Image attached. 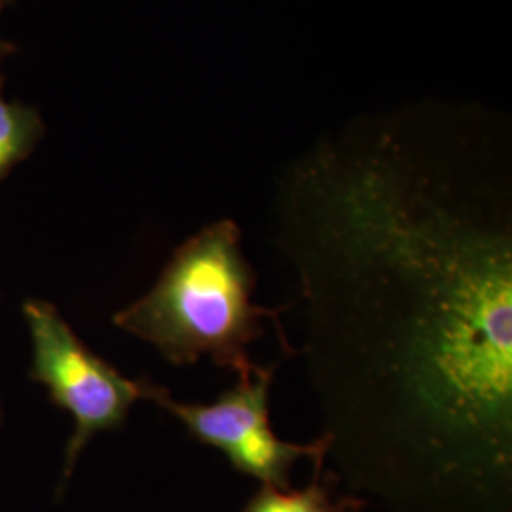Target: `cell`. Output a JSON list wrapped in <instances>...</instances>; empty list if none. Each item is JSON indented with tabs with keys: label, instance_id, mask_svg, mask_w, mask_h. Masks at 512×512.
I'll return each mask as SVG.
<instances>
[{
	"label": "cell",
	"instance_id": "277c9868",
	"mask_svg": "<svg viewBox=\"0 0 512 512\" xmlns=\"http://www.w3.org/2000/svg\"><path fill=\"white\" fill-rule=\"evenodd\" d=\"M277 365L256 366L251 376L238 378L215 403H181L165 387L141 378L143 401L160 406L183 423L200 444L222 452L241 475L262 486L289 488L294 465L302 459L327 461L329 440L308 444L279 439L270 423V391Z\"/></svg>",
	"mask_w": 512,
	"mask_h": 512
},
{
	"label": "cell",
	"instance_id": "8992f818",
	"mask_svg": "<svg viewBox=\"0 0 512 512\" xmlns=\"http://www.w3.org/2000/svg\"><path fill=\"white\" fill-rule=\"evenodd\" d=\"M4 6H0L2 14ZM14 46L0 37V181L23 160H27L44 137V122L35 107L12 101L4 93L2 63Z\"/></svg>",
	"mask_w": 512,
	"mask_h": 512
},
{
	"label": "cell",
	"instance_id": "5b68a950",
	"mask_svg": "<svg viewBox=\"0 0 512 512\" xmlns=\"http://www.w3.org/2000/svg\"><path fill=\"white\" fill-rule=\"evenodd\" d=\"M327 461H315V476L306 488H270L262 486L247 503L243 512H361L365 499L355 495H332V482L336 476L325 471Z\"/></svg>",
	"mask_w": 512,
	"mask_h": 512
},
{
	"label": "cell",
	"instance_id": "52a82bcc",
	"mask_svg": "<svg viewBox=\"0 0 512 512\" xmlns=\"http://www.w3.org/2000/svg\"><path fill=\"white\" fill-rule=\"evenodd\" d=\"M6 2H10V0H0V6H6Z\"/></svg>",
	"mask_w": 512,
	"mask_h": 512
},
{
	"label": "cell",
	"instance_id": "7a4b0ae2",
	"mask_svg": "<svg viewBox=\"0 0 512 512\" xmlns=\"http://www.w3.org/2000/svg\"><path fill=\"white\" fill-rule=\"evenodd\" d=\"M256 272L241 249L234 220H217L181 243L148 293L114 313L112 325L143 340L173 366L209 357L236 378L251 376V344L264 336V321L279 330L283 353L294 357L279 308L253 302Z\"/></svg>",
	"mask_w": 512,
	"mask_h": 512
},
{
	"label": "cell",
	"instance_id": "6da1fadb",
	"mask_svg": "<svg viewBox=\"0 0 512 512\" xmlns=\"http://www.w3.org/2000/svg\"><path fill=\"white\" fill-rule=\"evenodd\" d=\"M277 220L330 473L391 512H511L505 175L399 137L327 147Z\"/></svg>",
	"mask_w": 512,
	"mask_h": 512
},
{
	"label": "cell",
	"instance_id": "3957f363",
	"mask_svg": "<svg viewBox=\"0 0 512 512\" xmlns=\"http://www.w3.org/2000/svg\"><path fill=\"white\" fill-rule=\"evenodd\" d=\"M23 315L33 346L29 376L73 418L65 454V476H71L84 448L97 435L120 429L133 404L143 401L141 378L129 380L88 348L54 304L29 298Z\"/></svg>",
	"mask_w": 512,
	"mask_h": 512
}]
</instances>
